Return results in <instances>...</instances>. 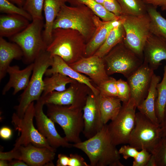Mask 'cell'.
Listing matches in <instances>:
<instances>
[{"label":"cell","mask_w":166,"mask_h":166,"mask_svg":"<svg viewBox=\"0 0 166 166\" xmlns=\"http://www.w3.org/2000/svg\"><path fill=\"white\" fill-rule=\"evenodd\" d=\"M111 140L107 124L93 137L73 144V147L83 151L88 157L90 166H123L120 154Z\"/></svg>","instance_id":"6da1fadb"},{"label":"cell","mask_w":166,"mask_h":166,"mask_svg":"<svg viewBox=\"0 0 166 166\" xmlns=\"http://www.w3.org/2000/svg\"><path fill=\"white\" fill-rule=\"evenodd\" d=\"M86 42L78 31L71 29H53L52 39L46 50L52 57H60L68 65L85 57Z\"/></svg>","instance_id":"7a4b0ae2"},{"label":"cell","mask_w":166,"mask_h":166,"mask_svg":"<svg viewBox=\"0 0 166 166\" xmlns=\"http://www.w3.org/2000/svg\"><path fill=\"white\" fill-rule=\"evenodd\" d=\"M98 17L85 5L72 6L65 4L61 7L55 19L53 28L77 30L83 35L87 44L95 31Z\"/></svg>","instance_id":"3957f363"},{"label":"cell","mask_w":166,"mask_h":166,"mask_svg":"<svg viewBox=\"0 0 166 166\" xmlns=\"http://www.w3.org/2000/svg\"><path fill=\"white\" fill-rule=\"evenodd\" d=\"M53 62V57L46 50L40 53L34 60V68L29 84L20 95L16 113L20 118L23 116L29 105L41 97L44 88L43 77Z\"/></svg>","instance_id":"277c9868"},{"label":"cell","mask_w":166,"mask_h":166,"mask_svg":"<svg viewBox=\"0 0 166 166\" xmlns=\"http://www.w3.org/2000/svg\"><path fill=\"white\" fill-rule=\"evenodd\" d=\"M46 105L47 115L61 127L67 140L74 144L82 141L80 136L84 128L82 109L71 106Z\"/></svg>","instance_id":"5b68a950"},{"label":"cell","mask_w":166,"mask_h":166,"mask_svg":"<svg viewBox=\"0 0 166 166\" xmlns=\"http://www.w3.org/2000/svg\"><path fill=\"white\" fill-rule=\"evenodd\" d=\"M44 25L43 19H33L25 29L10 38L22 50L24 63H33L41 52L46 50L47 45L42 36Z\"/></svg>","instance_id":"8992f818"},{"label":"cell","mask_w":166,"mask_h":166,"mask_svg":"<svg viewBox=\"0 0 166 166\" xmlns=\"http://www.w3.org/2000/svg\"><path fill=\"white\" fill-rule=\"evenodd\" d=\"M103 58L109 76L119 73L126 78L137 70L144 61V59L129 48L124 41L116 45Z\"/></svg>","instance_id":"52a82bcc"},{"label":"cell","mask_w":166,"mask_h":166,"mask_svg":"<svg viewBox=\"0 0 166 166\" xmlns=\"http://www.w3.org/2000/svg\"><path fill=\"white\" fill-rule=\"evenodd\" d=\"M120 17L125 32L124 44L138 56L144 59V46L151 33L148 14L147 13L138 16L122 15Z\"/></svg>","instance_id":"ba28073f"},{"label":"cell","mask_w":166,"mask_h":166,"mask_svg":"<svg viewBox=\"0 0 166 166\" xmlns=\"http://www.w3.org/2000/svg\"><path fill=\"white\" fill-rule=\"evenodd\" d=\"M34 112V101L29 105L22 117L20 118L16 113L13 114L12 123L20 134L14 148L31 144L38 147L46 148L56 152V149L50 145L46 138L35 127L33 122Z\"/></svg>","instance_id":"9c48e42d"},{"label":"cell","mask_w":166,"mask_h":166,"mask_svg":"<svg viewBox=\"0 0 166 166\" xmlns=\"http://www.w3.org/2000/svg\"><path fill=\"white\" fill-rule=\"evenodd\" d=\"M161 137L160 124L140 112L136 113L135 126L128 144L138 150L146 149L152 154Z\"/></svg>","instance_id":"30bf717a"},{"label":"cell","mask_w":166,"mask_h":166,"mask_svg":"<svg viewBox=\"0 0 166 166\" xmlns=\"http://www.w3.org/2000/svg\"><path fill=\"white\" fill-rule=\"evenodd\" d=\"M136 108L135 100L130 98L127 102L123 103L117 117L107 125L112 141L115 145L128 144L135 124Z\"/></svg>","instance_id":"8fae6325"},{"label":"cell","mask_w":166,"mask_h":166,"mask_svg":"<svg viewBox=\"0 0 166 166\" xmlns=\"http://www.w3.org/2000/svg\"><path fill=\"white\" fill-rule=\"evenodd\" d=\"M55 152L45 147H39L31 144L20 146L7 152H0V160L18 159L28 166H54L52 162Z\"/></svg>","instance_id":"7c38bea8"},{"label":"cell","mask_w":166,"mask_h":166,"mask_svg":"<svg viewBox=\"0 0 166 166\" xmlns=\"http://www.w3.org/2000/svg\"><path fill=\"white\" fill-rule=\"evenodd\" d=\"M91 91L87 85L76 81L70 84L69 87L64 91H53L41 97L45 104L70 105L83 109L87 97Z\"/></svg>","instance_id":"4fadbf2b"},{"label":"cell","mask_w":166,"mask_h":166,"mask_svg":"<svg viewBox=\"0 0 166 166\" xmlns=\"http://www.w3.org/2000/svg\"><path fill=\"white\" fill-rule=\"evenodd\" d=\"M45 105L41 97L35 105L34 117L37 129L47 140L50 145L56 148L61 146L70 148L73 144L69 143L65 138L62 137L57 132L54 122L43 112V108Z\"/></svg>","instance_id":"5bb4252c"},{"label":"cell","mask_w":166,"mask_h":166,"mask_svg":"<svg viewBox=\"0 0 166 166\" xmlns=\"http://www.w3.org/2000/svg\"><path fill=\"white\" fill-rule=\"evenodd\" d=\"M154 73V70L144 60L141 66L127 78L130 98L134 99L137 107L146 97Z\"/></svg>","instance_id":"9a60e30c"},{"label":"cell","mask_w":166,"mask_h":166,"mask_svg":"<svg viewBox=\"0 0 166 166\" xmlns=\"http://www.w3.org/2000/svg\"><path fill=\"white\" fill-rule=\"evenodd\" d=\"M84 122L83 131L87 139L93 137L103 127L99 105V94L96 95L92 91L88 94L82 109Z\"/></svg>","instance_id":"2e32d148"},{"label":"cell","mask_w":166,"mask_h":166,"mask_svg":"<svg viewBox=\"0 0 166 166\" xmlns=\"http://www.w3.org/2000/svg\"><path fill=\"white\" fill-rule=\"evenodd\" d=\"M69 65L77 71L88 76L96 87L109 77L103 58L97 56L84 57Z\"/></svg>","instance_id":"e0dca14e"},{"label":"cell","mask_w":166,"mask_h":166,"mask_svg":"<svg viewBox=\"0 0 166 166\" xmlns=\"http://www.w3.org/2000/svg\"><path fill=\"white\" fill-rule=\"evenodd\" d=\"M144 60L155 70L166 61V41L151 33L147 38L143 49Z\"/></svg>","instance_id":"ac0fdd59"},{"label":"cell","mask_w":166,"mask_h":166,"mask_svg":"<svg viewBox=\"0 0 166 166\" xmlns=\"http://www.w3.org/2000/svg\"><path fill=\"white\" fill-rule=\"evenodd\" d=\"M51 67L45 72V75L46 76H49L55 73L61 74L85 84L95 95L99 94L98 89L93 85V82L89 77L74 69L60 57L57 56L53 57V62Z\"/></svg>","instance_id":"d6986e66"},{"label":"cell","mask_w":166,"mask_h":166,"mask_svg":"<svg viewBox=\"0 0 166 166\" xmlns=\"http://www.w3.org/2000/svg\"><path fill=\"white\" fill-rule=\"evenodd\" d=\"M34 66L33 62L20 70L17 65H10L7 69V73L10 76L9 79L2 89V94H5L11 88L14 89V95L21 90H25L30 81Z\"/></svg>","instance_id":"ffe728a7"},{"label":"cell","mask_w":166,"mask_h":166,"mask_svg":"<svg viewBox=\"0 0 166 166\" xmlns=\"http://www.w3.org/2000/svg\"><path fill=\"white\" fill-rule=\"evenodd\" d=\"M120 22V17L118 19L105 21L98 17L96 22L95 31L86 45L85 57L93 55L105 42L111 30Z\"/></svg>","instance_id":"44dd1931"},{"label":"cell","mask_w":166,"mask_h":166,"mask_svg":"<svg viewBox=\"0 0 166 166\" xmlns=\"http://www.w3.org/2000/svg\"><path fill=\"white\" fill-rule=\"evenodd\" d=\"M23 53L20 47L16 43L9 42L0 37V80L7 73V69L13 59L22 58Z\"/></svg>","instance_id":"7402d4cb"},{"label":"cell","mask_w":166,"mask_h":166,"mask_svg":"<svg viewBox=\"0 0 166 166\" xmlns=\"http://www.w3.org/2000/svg\"><path fill=\"white\" fill-rule=\"evenodd\" d=\"M66 2V0H44L43 10L45 22L42 36L47 46L52 41L54 21L61 7Z\"/></svg>","instance_id":"603a6c76"},{"label":"cell","mask_w":166,"mask_h":166,"mask_svg":"<svg viewBox=\"0 0 166 166\" xmlns=\"http://www.w3.org/2000/svg\"><path fill=\"white\" fill-rule=\"evenodd\" d=\"M30 21L19 15L6 14L0 16V37L10 38L20 32L29 24Z\"/></svg>","instance_id":"cb8c5ba5"},{"label":"cell","mask_w":166,"mask_h":166,"mask_svg":"<svg viewBox=\"0 0 166 166\" xmlns=\"http://www.w3.org/2000/svg\"><path fill=\"white\" fill-rule=\"evenodd\" d=\"M160 80V77L154 73L146 97L137 107L139 112L154 123L159 124L155 106L157 97L156 86Z\"/></svg>","instance_id":"d4e9b609"},{"label":"cell","mask_w":166,"mask_h":166,"mask_svg":"<svg viewBox=\"0 0 166 166\" xmlns=\"http://www.w3.org/2000/svg\"><path fill=\"white\" fill-rule=\"evenodd\" d=\"M121 101L117 97H107L99 94L100 108L104 124L110 120H113L121 109Z\"/></svg>","instance_id":"484cf974"},{"label":"cell","mask_w":166,"mask_h":166,"mask_svg":"<svg viewBox=\"0 0 166 166\" xmlns=\"http://www.w3.org/2000/svg\"><path fill=\"white\" fill-rule=\"evenodd\" d=\"M125 38V30L121 20L120 23L111 30L105 42L93 55L103 58L116 45L124 41Z\"/></svg>","instance_id":"4316f807"},{"label":"cell","mask_w":166,"mask_h":166,"mask_svg":"<svg viewBox=\"0 0 166 166\" xmlns=\"http://www.w3.org/2000/svg\"><path fill=\"white\" fill-rule=\"evenodd\" d=\"M157 8L147 4V13L150 19V32L166 41V19L157 10Z\"/></svg>","instance_id":"83f0119b"},{"label":"cell","mask_w":166,"mask_h":166,"mask_svg":"<svg viewBox=\"0 0 166 166\" xmlns=\"http://www.w3.org/2000/svg\"><path fill=\"white\" fill-rule=\"evenodd\" d=\"M76 80L63 74L55 73L43 79L44 88L42 95L45 96L53 91H62L65 90L66 85Z\"/></svg>","instance_id":"f1b7e54d"},{"label":"cell","mask_w":166,"mask_h":166,"mask_svg":"<svg viewBox=\"0 0 166 166\" xmlns=\"http://www.w3.org/2000/svg\"><path fill=\"white\" fill-rule=\"evenodd\" d=\"M66 2L72 6L85 5L103 21H109L120 18V17L109 11L103 6L97 3L94 0H66Z\"/></svg>","instance_id":"f546056e"},{"label":"cell","mask_w":166,"mask_h":166,"mask_svg":"<svg viewBox=\"0 0 166 166\" xmlns=\"http://www.w3.org/2000/svg\"><path fill=\"white\" fill-rule=\"evenodd\" d=\"M164 70L162 80L156 86L157 97L155 106V112L160 124L164 117L166 104V65L164 66Z\"/></svg>","instance_id":"4dcf8cb0"},{"label":"cell","mask_w":166,"mask_h":166,"mask_svg":"<svg viewBox=\"0 0 166 166\" xmlns=\"http://www.w3.org/2000/svg\"><path fill=\"white\" fill-rule=\"evenodd\" d=\"M116 0L120 7L121 15L138 16L147 13V4L143 0Z\"/></svg>","instance_id":"1f68e13d"},{"label":"cell","mask_w":166,"mask_h":166,"mask_svg":"<svg viewBox=\"0 0 166 166\" xmlns=\"http://www.w3.org/2000/svg\"><path fill=\"white\" fill-rule=\"evenodd\" d=\"M0 12L6 14H17L22 16L30 21L32 18L22 7H21L7 0H0Z\"/></svg>","instance_id":"d6a6232c"},{"label":"cell","mask_w":166,"mask_h":166,"mask_svg":"<svg viewBox=\"0 0 166 166\" xmlns=\"http://www.w3.org/2000/svg\"><path fill=\"white\" fill-rule=\"evenodd\" d=\"M44 2V0H26L22 8L30 15L33 20L43 19Z\"/></svg>","instance_id":"836d02e7"},{"label":"cell","mask_w":166,"mask_h":166,"mask_svg":"<svg viewBox=\"0 0 166 166\" xmlns=\"http://www.w3.org/2000/svg\"><path fill=\"white\" fill-rule=\"evenodd\" d=\"M152 154L156 166H166V134L161 137Z\"/></svg>","instance_id":"e575fe53"},{"label":"cell","mask_w":166,"mask_h":166,"mask_svg":"<svg viewBox=\"0 0 166 166\" xmlns=\"http://www.w3.org/2000/svg\"><path fill=\"white\" fill-rule=\"evenodd\" d=\"M117 80L110 77L108 79L97 86L100 95L107 97H117V90L116 85Z\"/></svg>","instance_id":"d590c367"},{"label":"cell","mask_w":166,"mask_h":166,"mask_svg":"<svg viewBox=\"0 0 166 166\" xmlns=\"http://www.w3.org/2000/svg\"><path fill=\"white\" fill-rule=\"evenodd\" d=\"M117 97L123 103L127 102L130 98V90L127 81L120 79L116 81Z\"/></svg>","instance_id":"8d00e7d4"},{"label":"cell","mask_w":166,"mask_h":166,"mask_svg":"<svg viewBox=\"0 0 166 166\" xmlns=\"http://www.w3.org/2000/svg\"><path fill=\"white\" fill-rule=\"evenodd\" d=\"M152 154L146 149H143L139 151L134 159L133 166H146Z\"/></svg>","instance_id":"74e56055"},{"label":"cell","mask_w":166,"mask_h":166,"mask_svg":"<svg viewBox=\"0 0 166 166\" xmlns=\"http://www.w3.org/2000/svg\"><path fill=\"white\" fill-rule=\"evenodd\" d=\"M103 6L107 10L116 16L121 15L120 7L116 0H104Z\"/></svg>","instance_id":"f35d334b"},{"label":"cell","mask_w":166,"mask_h":166,"mask_svg":"<svg viewBox=\"0 0 166 166\" xmlns=\"http://www.w3.org/2000/svg\"><path fill=\"white\" fill-rule=\"evenodd\" d=\"M118 151L120 154L125 160L130 158H134L139 152L138 150L129 144L122 146Z\"/></svg>","instance_id":"ab89813d"},{"label":"cell","mask_w":166,"mask_h":166,"mask_svg":"<svg viewBox=\"0 0 166 166\" xmlns=\"http://www.w3.org/2000/svg\"><path fill=\"white\" fill-rule=\"evenodd\" d=\"M68 166H90L85 161L81 156L77 154H71L69 156Z\"/></svg>","instance_id":"60d3db41"},{"label":"cell","mask_w":166,"mask_h":166,"mask_svg":"<svg viewBox=\"0 0 166 166\" xmlns=\"http://www.w3.org/2000/svg\"><path fill=\"white\" fill-rule=\"evenodd\" d=\"M146 4L160 7L162 10H166V0H143Z\"/></svg>","instance_id":"b9f144b4"},{"label":"cell","mask_w":166,"mask_h":166,"mask_svg":"<svg viewBox=\"0 0 166 166\" xmlns=\"http://www.w3.org/2000/svg\"><path fill=\"white\" fill-rule=\"evenodd\" d=\"M12 134V130L7 127H2L0 129V136L3 140L9 139L11 137Z\"/></svg>","instance_id":"7bdbcfd3"},{"label":"cell","mask_w":166,"mask_h":166,"mask_svg":"<svg viewBox=\"0 0 166 166\" xmlns=\"http://www.w3.org/2000/svg\"><path fill=\"white\" fill-rule=\"evenodd\" d=\"M57 166H68L69 156L63 154H59L57 156Z\"/></svg>","instance_id":"ee69618b"},{"label":"cell","mask_w":166,"mask_h":166,"mask_svg":"<svg viewBox=\"0 0 166 166\" xmlns=\"http://www.w3.org/2000/svg\"><path fill=\"white\" fill-rule=\"evenodd\" d=\"M8 160L9 166H28L24 161L16 159H13Z\"/></svg>","instance_id":"f6af8a7d"},{"label":"cell","mask_w":166,"mask_h":166,"mask_svg":"<svg viewBox=\"0 0 166 166\" xmlns=\"http://www.w3.org/2000/svg\"><path fill=\"white\" fill-rule=\"evenodd\" d=\"M161 136L166 134V116H165L162 122L160 124Z\"/></svg>","instance_id":"bcb514c9"},{"label":"cell","mask_w":166,"mask_h":166,"mask_svg":"<svg viewBox=\"0 0 166 166\" xmlns=\"http://www.w3.org/2000/svg\"><path fill=\"white\" fill-rule=\"evenodd\" d=\"M21 7H23L26 0H7Z\"/></svg>","instance_id":"7dc6e473"},{"label":"cell","mask_w":166,"mask_h":166,"mask_svg":"<svg viewBox=\"0 0 166 166\" xmlns=\"http://www.w3.org/2000/svg\"><path fill=\"white\" fill-rule=\"evenodd\" d=\"M0 166H9V163L8 160H0Z\"/></svg>","instance_id":"c3c4849f"},{"label":"cell","mask_w":166,"mask_h":166,"mask_svg":"<svg viewBox=\"0 0 166 166\" xmlns=\"http://www.w3.org/2000/svg\"><path fill=\"white\" fill-rule=\"evenodd\" d=\"M97 3L101 5H103L104 0H94Z\"/></svg>","instance_id":"681fc988"},{"label":"cell","mask_w":166,"mask_h":166,"mask_svg":"<svg viewBox=\"0 0 166 166\" xmlns=\"http://www.w3.org/2000/svg\"><path fill=\"white\" fill-rule=\"evenodd\" d=\"M164 117L166 116V104L165 105V109H164Z\"/></svg>","instance_id":"f907efd6"}]
</instances>
